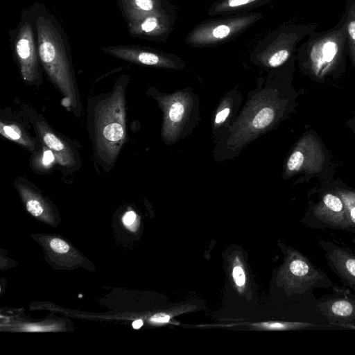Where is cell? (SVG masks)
Listing matches in <instances>:
<instances>
[{"instance_id": "cell-10", "label": "cell", "mask_w": 355, "mask_h": 355, "mask_svg": "<svg viewBox=\"0 0 355 355\" xmlns=\"http://www.w3.org/2000/svg\"><path fill=\"white\" fill-rule=\"evenodd\" d=\"M327 315L335 320H347L354 318L355 306L346 300H336L327 303Z\"/></svg>"}, {"instance_id": "cell-24", "label": "cell", "mask_w": 355, "mask_h": 355, "mask_svg": "<svg viewBox=\"0 0 355 355\" xmlns=\"http://www.w3.org/2000/svg\"><path fill=\"white\" fill-rule=\"evenodd\" d=\"M132 325L134 329H138L143 325V321L141 320H137L132 322Z\"/></svg>"}, {"instance_id": "cell-1", "label": "cell", "mask_w": 355, "mask_h": 355, "mask_svg": "<svg viewBox=\"0 0 355 355\" xmlns=\"http://www.w3.org/2000/svg\"><path fill=\"white\" fill-rule=\"evenodd\" d=\"M130 76L122 74L107 93L88 98L87 131L95 163L105 172L114 166L127 140L125 91Z\"/></svg>"}, {"instance_id": "cell-13", "label": "cell", "mask_w": 355, "mask_h": 355, "mask_svg": "<svg viewBox=\"0 0 355 355\" xmlns=\"http://www.w3.org/2000/svg\"><path fill=\"white\" fill-rule=\"evenodd\" d=\"M323 202L332 214L339 215L343 209V205L340 199L331 193L324 196Z\"/></svg>"}, {"instance_id": "cell-12", "label": "cell", "mask_w": 355, "mask_h": 355, "mask_svg": "<svg viewBox=\"0 0 355 355\" xmlns=\"http://www.w3.org/2000/svg\"><path fill=\"white\" fill-rule=\"evenodd\" d=\"M274 110L265 107L260 109L252 118L250 125L254 130H262L268 126L274 119Z\"/></svg>"}, {"instance_id": "cell-9", "label": "cell", "mask_w": 355, "mask_h": 355, "mask_svg": "<svg viewBox=\"0 0 355 355\" xmlns=\"http://www.w3.org/2000/svg\"><path fill=\"white\" fill-rule=\"evenodd\" d=\"M344 14L347 34L349 53L355 64V0H347Z\"/></svg>"}, {"instance_id": "cell-4", "label": "cell", "mask_w": 355, "mask_h": 355, "mask_svg": "<svg viewBox=\"0 0 355 355\" xmlns=\"http://www.w3.org/2000/svg\"><path fill=\"white\" fill-rule=\"evenodd\" d=\"M10 46L22 80L39 87L43 83L42 66L29 9L24 10L17 27L10 31Z\"/></svg>"}, {"instance_id": "cell-11", "label": "cell", "mask_w": 355, "mask_h": 355, "mask_svg": "<svg viewBox=\"0 0 355 355\" xmlns=\"http://www.w3.org/2000/svg\"><path fill=\"white\" fill-rule=\"evenodd\" d=\"M185 104L180 100L171 101L166 108V127L180 124L185 116Z\"/></svg>"}, {"instance_id": "cell-7", "label": "cell", "mask_w": 355, "mask_h": 355, "mask_svg": "<svg viewBox=\"0 0 355 355\" xmlns=\"http://www.w3.org/2000/svg\"><path fill=\"white\" fill-rule=\"evenodd\" d=\"M31 154V166L35 173H49L56 167L54 154L40 140L37 148Z\"/></svg>"}, {"instance_id": "cell-15", "label": "cell", "mask_w": 355, "mask_h": 355, "mask_svg": "<svg viewBox=\"0 0 355 355\" xmlns=\"http://www.w3.org/2000/svg\"><path fill=\"white\" fill-rule=\"evenodd\" d=\"M304 155L300 151L294 152L289 157L287 167L290 171L298 170L304 162Z\"/></svg>"}, {"instance_id": "cell-20", "label": "cell", "mask_w": 355, "mask_h": 355, "mask_svg": "<svg viewBox=\"0 0 355 355\" xmlns=\"http://www.w3.org/2000/svg\"><path fill=\"white\" fill-rule=\"evenodd\" d=\"M170 320V316L165 313H159L150 318V321L156 323H166Z\"/></svg>"}, {"instance_id": "cell-21", "label": "cell", "mask_w": 355, "mask_h": 355, "mask_svg": "<svg viewBox=\"0 0 355 355\" xmlns=\"http://www.w3.org/2000/svg\"><path fill=\"white\" fill-rule=\"evenodd\" d=\"M135 219H136V215H135V212H133L132 211H130L127 212L124 215V216L123 218V221L125 225H130L133 224Z\"/></svg>"}, {"instance_id": "cell-18", "label": "cell", "mask_w": 355, "mask_h": 355, "mask_svg": "<svg viewBox=\"0 0 355 355\" xmlns=\"http://www.w3.org/2000/svg\"><path fill=\"white\" fill-rule=\"evenodd\" d=\"M230 33V28L225 25H220L214 28L212 32L214 37L216 38H224Z\"/></svg>"}, {"instance_id": "cell-8", "label": "cell", "mask_w": 355, "mask_h": 355, "mask_svg": "<svg viewBox=\"0 0 355 355\" xmlns=\"http://www.w3.org/2000/svg\"><path fill=\"white\" fill-rule=\"evenodd\" d=\"M330 259L339 274L355 286V257L341 250H334Z\"/></svg>"}, {"instance_id": "cell-22", "label": "cell", "mask_w": 355, "mask_h": 355, "mask_svg": "<svg viewBox=\"0 0 355 355\" xmlns=\"http://www.w3.org/2000/svg\"><path fill=\"white\" fill-rule=\"evenodd\" d=\"M251 0H229L228 5L230 7H236L248 3Z\"/></svg>"}, {"instance_id": "cell-23", "label": "cell", "mask_w": 355, "mask_h": 355, "mask_svg": "<svg viewBox=\"0 0 355 355\" xmlns=\"http://www.w3.org/2000/svg\"><path fill=\"white\" fill-rule=\"evenodd\" d=\"M263 324L270 329H284L286 327L285 324L279 322L266 323Z\"/></svg>"}, {"instance_id": "cell-6", "label": "cell", "mask_w": 355, "mask_h": 355, "mask_svg": "<svg viewBox=\"0 0 355 355\" xmlns=\"http://www.w3.org/2000/svg\"><path fill=\"white\" fill-rule=\"evenodd\" d=\"M1 116L0 133L1 136L19 144L25 150L33 153L37 147L39 139L33 137L20 119H9Z\"/></svg>"}, {"instance_id": "cell-2", "label": "cell", "mask_w": 355, "mask_h": 355, "mask_svg": "<svg viewBox=\"0 0 355 355\" xmlns=\"http://www.w3.org/2000/svg\"><path fill=\"white\" fill-rule=\"evenodd\" d=\"M35 29L40 62L49 80L76 116L82 114L80 92L69 43L55 16L41 3L29 8Z\"/></svg>"}, {"instance_id": "cell-3", "label": "cell", "mask_w": 355, "mask_h": 355, "mask_svg": "<svg viewBox=\"0 0 355 355\" xmlns=\"http://www.w3.org/2000/svg\"><path fill=\"white\" fill-rule=\"evenodd\" d=\"M349 53L345 17L331 28L310 34L300 47V55L315 73L322 74L342 61Z\"/></svg>"}, {"instance_id": "cell-19", "label": "cell", "mask_w": 355, "mask_h": 355, "mask_svg": "<svg viewBox=\"0 0 355 355\" xmlns=\"http://www.w3.org/2000/svg\"><path fill=\"white\" fill-rule=\"evenodd\" d=\"M230 110L229 107H225L219 111L215 118V123L220 124L225 121L230 114Z\"/></svg>"}, {"instance_id": "cell-25", "label": "cell", "mask_w": 355, "mask_h": 355, "mask_svg": "<svg viewBox=\"0 0 355 355\" xmlns=\"http://www.w3.org/2000/svg\"><path fill=\"white\" fill-rule=\"evenodd\" d=\"M350 218L351 220L355 223V207L350 209Z\"/></svg>"}, {"instance_id": "cell-5", "label": "cell", "mask_w": 355, "mask_h": 355, "mask_svg": "<svg viewBox=\"0 0 355 355\" xmlns=\"http://www.w3.org/2000/svg\"><path fill=\"white\" fill-rule=\"evenodd\" d=\"M21 113L33 127L38 139L54 154L58 170L64 175L78 170L81 165L79 153L71 140L54 130L44 117L33 108L24 105Z\"/></svg>"}, {"instance_id": "cell-14", "label": "cell", "mask_w": 355, "mask_h": 355, "mask_svg": "<svg viewBox=\"0 0 355 355\" xmlns=\"http://www.w3.org/2000/svg\"><path fill=\"white\" fill-rule=\"evenodd\" d=\"M292 51L282 49L273 53L268 60V64L270 67H276L284 64L289 58Z\"/></svg>"}, {"instance_id": "cell-16", "label": "cell", "mask_w": 355, "mask_h": 355, "mask_svg": "<svg viewBox=\"0 0 355 355\" xmlns=\"http://www.w3.org/2000/svg\"><path fill=\"white\" fill-rule=\"evenodd\" d=\"M50 246L53 251L58 253L63 254L69 251V245L64 241L55 238L50 241Z\"/></svg>"}, {"instance_id": "cell-17", "label": "cell", "mask_w": 355, "mask_h": 355, "mask_svg": "<svg viewBox=\"0 0 355 355\" xmlns=\"http://www.w3.org/2000/svg\"><path fill=\"white\" fill-rule=\"evenodd\" d=\"M232 276L235 283L239 286H242L244 285L245 282V276L243 269L241 267L236 266L234 268Z\"/></svg>"}]
</instances>
